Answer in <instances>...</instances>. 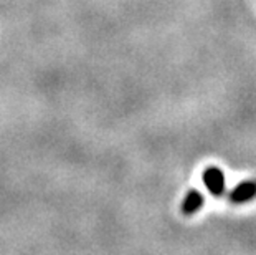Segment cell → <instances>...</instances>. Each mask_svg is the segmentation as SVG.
Returning a JSON list of instances; mask_svg holds the SVG:
<instances>
[{"label": "cell", "instance_id": "obj_1", "mask_svg": "<svg viewBox=\"0 0 256 255\" xmlns=\"http://www.w3.org/2000/svg\"><path fill=\"white\" fill-rule=\"evenodd\" d=\"M202 179H204L205 187L208 189V192L212 194V196L220 197L225 194L226 179H225V172H223L220 167H216V166L206 167V169L204 171Z\"/></svg>", "mask_w": 256, "mask_h": 255}, {"label": "cell", "instance_id": "obj_2", "mask_svg": "<svg viewBox=\"0 0 256 255\" xmlns=\"http://www.w3.org/2000/svg\"><path fill=\"white\" fill-rule=\"evenodd\" d=\"M254 197H256V181H253V179H248V181L236 184L233 187V191L230 192V196H228L232 204H238V205L246 204Z\"/></svg>", "mask_w": 256, "mask_h": 255}, {"label": "cell", "instance_id": "obj_3", "mask_svg": "<svg viewBox=\"0 0 256 255\" xmlns=\"http://www.w3.org/2000/svg\"><path fill=\"white\" fill-rule=\"evenodd\" d=\"M202 207H204V196H202V192L195 191V189H190L187 192V196L182 200V207H180L182 214L194 215V214H197Z\"/></svg>", "mask_w": 256, "mask_h": 255}]
</instances>
